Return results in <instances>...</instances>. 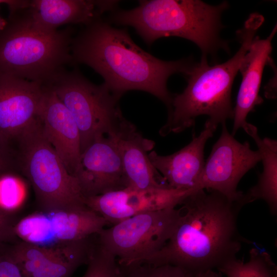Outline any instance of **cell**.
<instances>
[{
  "label": "cell",
  "instance_id": "cell-1",
  "mask_svg": "<svg viewBox=\"0 0 277 277\" xmlns=\"http://www.w3.org/2000/svg\"><path fill=\"white\" fill-rule=\"evenodd\" d=\"M209 191L200 189L185 199L167 243L138 263L171 265L196 275L217 270L236 258L243 243H250L238 229V215L243 206Z\"/></svg>",
  "mask_w": 277,
  "mask_h": 277
},
{
  "label": "cell",
  "instance_id": "cell-2",
  "mask_svg": "<svg viewBox=\"0 0 277 277\" xmlns=\"http://www.w3.org/2000/svg\"><path fill=\"white\" fill-rule=\"evenodd\" d=\"M72 63L85 64L100 74L104 84L120 97L132 90L152 94L169 107L172 95L167 82L172 74L184 75L189 60L165 61L137 46L125 29H117L98 18L73 38Z\"/></svg>",
  "mask_w": 277,
  "mask_h": 277
},
{
  "label": "cell",
  "instance_id": "cell-3",
  "mask_svg": "<svg viewBox=\"0 0 277 277\" xmlns=\"http://www.w3.org/2000/svg\"><path fill=\"white\" fill-rule=\"evenodd\" d=\"M263 17L251 14L244 27L237 31L241 47L226 62L209 65L207 58L191 65L185 74L187 85L180 94L172 96L166 124L160 134L166 136L178 133L194 125L197 117L208 116V120L219 125L233 117L231 94L233 83L242 59L247 52Z\"/></svg>",
  "mask_w": 277,
  "mask_h": 277
},
{
  "label": "cell",
  "instance_id": "cell-4",
  "mask_svg": "<svg viewBox=\"0 0 277 277\" xmlns=\"http://www.w3.org/2000/svg\"><path fill=\"white\" fill-rule=\"evenodd\" d=\"M228 7L224 2L216 6L199 0L140 1L137 7L112 13L111 22L133 27L149 45L166 36H177L195 44L202 57L227 50L220 37L221 14Z\"/></svg>",
  "mask_w": 277,
  "mask_h": 277
},
{
  "label": "cell",
  "instance_id": "cell-5",
  "mask_svg": "<svg viewBox=\"0 0 277 277\" xmlns=\"http://www.w3.org/2000/svg\"><path fill=\"white\" fill-rule=\"evenodd\" d=\"M70 28L46 32L34 26L25 9L9 13L0 32V71L45 84L72 63Z\"/></svg>",
  "mask_w": 277,
  "mask_h": 277
},
{
  "label": "cell",
  "instance_id": "cell-6",
  "mask_svg": "<svg viewBox=\"0 0 277 277\" xmlns=\"http://www.w3.org/2000/svg\"><path fill=\"white\" fill-rule=\"evenodd\" d=\"M15 168L34 191L39 211L85 205L77 179L70 174L47 138L38 117L10 146Z\"/></svg>",
  "mask_w": 277,
  "mask_h": 277
},
{
  "label": "cell",
  "instance_id": "cell-7",
  "mask_svg": "<svg viewBox=\"0 0 277 277\" xmlns=\"http://www.w3.org/2000/svg\"><path fill=\"white\" fill-rule=\"evenodd\" d=\"M44 85L54 91L73 117L80 133L81 154L95 139L112 131L123 116L120 97L104 84H94L76 70H64Z\"/></svg>",
  "mask_w": 277,
  "mask_h": 277
},
{
  "label": "cell",
  "instance_id": "cell-8",
  "mask_svg": "<svg viewBox=\"0 0 277 277\" xmlns=\"http://www.w3.org/2000/svg\"><path fill=\"white\" fill-rule=\"evenodd\" d=\"M180 214L176 207L138 214L105 228L97 241L121 266L138 263L165 245Z\"/></svg>",
  "mask_w": 277,
  "mask_h": 277
},
{
  "label": "cell",
  "instance_id": "cell-9",
  "mask_svg": "<svg viewBox=\"0 0 277 277\" xmlns=\"http://www.w3.org/2000/svg\"><path fill=\"white\" fill-rule=\"evenodd\" d=\"M110 224L86 204L66 209L39 211L15 222L18 241L49 246L98 234Z\"/></svg>",
  "mask_w": 277,
  "mask_h": 277
},
{
  "label": "cell",
  "instance_id": "cell-10",
  "mask_svg": "<svg viewBox=\"0 0 277 277\" xmlns=\"http://www.w3.org/2000/svg\"><path fill=\"white\" fill-rule=\"evenodd\" d=\"M222 126L221 135L205 162L196 189L216 191L244 206V193L237 187L243 176L261 161V155L247 141L241 143L235 140L226 123Z\"/></svg>",
  "mask_w": 277,
  "mask_h": 277
},
{
  "label": "cell",
  "instance_id": "cell-11",
  "mask_svg": "<svg viewBox=\"0 0 277 277\" xmlns=\"http://www.w3.org/2000/svg\"><path fill=\"white\" fill-rule=\"evenodd\" d=\"M96 242V234L49 246L18 241L5 252L17 264L26 277H71L86 264Z\"/></svg>",
  "mask_w": 277,
  "mask_h": 277
},
{
  "label": "cell",
  "instance_id": "cell-12",
  "mask_svg": "<svg viewBox=\"0 0 277 277\" xmlns=\"http://www.w3.org/2000/svg\"><path fill=\"white\" fill-rule=\"evenodd\" d=\"M195 190L170 187L145 189L127 187L85 198V204L111 225L142 213L176 208Z\"/></svg>",
  "mask_w": 277,
  "mask_h": 277
},
{
  "label": "cell",
  "instance_id": "cell-13",
  "mask_svg": "<svg viewBox=\"0 0 277 277\" xmlns=\"http://www.w3.org/2000/svg\"><path fill=\"white\" fill-rule=\"evenodd\" d=\"M43 84L0 71V144L10 145L38 117Z\"/></svg>",
  "mask_w": 277,
  "mask_h": 277
},
{
  "label": "cell",
  "instance_id": "cell-14",
  "mask_svg": "<svg viewBox=\"0 0 277 277\" xmlns=\"http://www.w3.org/2000/svg\"><path fill=\"white\" fill-rule=\"evenodd\" d=\"M76 176L85 199L127 187L121 156L109 134L95 139L81 154Z\"/></svg>",
  "mask_w": 277,
  "mask_h": 277
},
{
  "label": "cell",
  "instance_id": "cell-15",
  "mask_svg": "<svg viewBox=\"0 0 277 277\" xmlns=\"http://www.w3.org/2000/svg\"><path fill=\"white\" fill-rule=\"evenodd\" d=\"M38 116L48 141L69 173L76 177L81 169L79 129L69 110L45 85Z\"/></svg>",
  "mask_w": 277,
  "mask_h": 277
},
{
  "label": "cell",
  "instance_id": "cell-16",
  "mask_svg": "<svg viewBox=\"0 0 277 277\" xmlns=\"http://www.w3.org/2000/svg\"><path fill=\"white\" fill-rule=\"evenodd\" d=\"M113 138L121 157L127 187L145 189L170 187L149 158L154 142L146 138L123 116L108 134Z\"/></svg>",
  "mask_w": 277,
  "mask_h": 277
},
{
  "label": "cell",
  "instance_id": "cell-17",
  "mask_svg": "<svg viewBox=\"0 0 277 277\" xmlns=\"http://www.w3.org/2000/svg\"><path fill=\"white\" fill-rule=\"evenodd\" d=\"M218 125L207 120L204 129L184 147L168 155H159L151 151L150 161L168 186L181 190H199L196 186L204 165V148Z\"/></svg>",
  "mask_w": 277,
  "mask_h": 277
},
{
  "label": "cell",
  "instance_id": "cell-18",
  "mask_svg": "<svg viewBox=\"0 0 277 277\" xmlns=\"http://www.w3.org/2000/svg\"><path fill=\"white\" fill-rule=\"evenodd\" d=\"M117 1L32 0L25 12L36 28L56 31L66 24L87 25L117 7Z\"/></svg>",
  "mask_w": 277,
  "mask_h": 277
},
{
  "label": "cell",
  "instance_id": "cell-19",
  "mask_svg": "<svg viewBox=\"0 0 277 277\" xmlns=\"http://www.w3.org/2000/svg\"><path fill=\"white\" fill-rule=\"evenodd\" d=\"M276 32V26L266 38L255 36L241 63L239 71L242 81L233 109V136L248 123L249 113L263 102L259 91L264 67L271 62L272 40Z\"/></svg>",
  "mask_w": 277,
  "mask_h": 277
},
{
  "label": "cell",
  "instance_id": "cell-20",
  "mask_svg": "<svg viewBox=\"0 0 277 277\" xmlns=\"http://www.w3.org/2000/svg\"><path fill=\"white\" fill-rule=\"evenodd\" d=\"M244 131L254 141L263 163V171L256 184L243 195L244 205L258 200L264 201L270 213L277 214V141L268 137L262 138L258 129L248 123Z\"/></svg>",
  "mask_w": 277,
  "mask_h": 277
},
{
  "label": "cell",
  "instance_id": "cell-21",
  "mask_svg": "<svg viewBox=\"0 0 277 277\" xmlns=\"http://www.w3.org/2000/svg\"><path fill=\"white\" fill-rule=\"evenodd\" d=\"M217 271L226 277H277V267L270 254L254 247L250 249L246 262L235 258Z\"/></svg>",
  "mask_w": 277,
  "mask_h": 277
},
{
  "label": "cell",
  "instance_id": "cell-22",
  "mask_svg": "<svg viewBox=\"0 0 277 277\" xmlns=\"http://www.w3.org/2000/svg\"><path fill=\"white\" fill-rule=\"evenodd\" d=\"M83 277H125L116 258L96 241Z\"/></svg>",
  "mask_w": 277,
  "mask_h": 277
},
{
  "label": "cell",
  "instance_id": "cell-23",
  "mask_svg": "<svg viewBox=\"0 0 277 277\" xmlns=\"http://www.w3.org/2000/svg\"><path fill=\"white\" fill-rule=\"evenodd\" d=\"M26 188L21 179L12 172L0 174V211L11 215L22 205Z\"/></svg>",
  "mask_w": 277,
  "mask_h": 277
},
{
  "label": "cell",
  "instance_id": "cell-24",
  "mask_svg": "<svg viewBox=\"0 0 277 277\" xmlns=\"http://www.w3.org/2000/svg\"><path fill=\"white\" fill-rule=\"evenodd\" d=\"M125 277H196V275L177 266L147 263L121 266Z\"/></svg>",
  "mask_w": 277,
  "mask_h": 277
},
{
  "label": "cell",
  "instance_id": "cell-25",
  "mask_svg": "<svg viewBox=\"0 0 277 277\" xmlns=\"http://www.w3.org/2000/svg\"><path fill=\"white\" fill-rule=\"evenodd\" d=\"M0 277H26L15 261L4 252L0 254Z\"/></svg>",
  "mask_w": 277,
  "mask_h": 277
},
{
  "label": "cell",
  "instance_id": "cell-26",
  "mask_svg": "<svg viewBox=\"0 0 277 277\" xmlns=\"http://www.w3.org/2000/svg\"><path fill=\"white\" fill-rule=\"evenodd\" d=\"M15 222L12 221L11 215L0 211V247L17 239L14 232Z\"/></svg>",
  "mask_w": 277,
  "mask_h": 277
},
{
  "label": "cell",
  "instance_id": "cell-27",
  "mask_svg": "<svg viewBox=\"0 0 277 277\" xmlns=\"http://www.w3.org/2000/svg\"><path fill=\"white\" fill-rule=\"evenodd\" d=\"M15 168L11 150L0 144V174L12 172Z\"/></svg>",
  "mask_w": 277,
  "mask_h": 277
},
{
  "label": "cell",
  "instance_id": "cell-28",
  "mask_svg": "<svg viewBox=\"0 0 277 277\" xmlns=\"http://www.w3.org/2000/svg\"><path fill=\"white\" fill-rule=\"evenodd\" d=\"M196 277H224L219 271L214 270H209L206 272L196 274Z\"/></svg>",
  "mask_w": 277,
  "mask_h": 277
},
{
  "label": "cell",
  "instance_id": "cell-29",
  "mask_svg": "<svg viewBox=\"0 0 277 277\" xmlns=\"http://www.w3.org/2000/svg\"><path fill=\"white\" fill-rule=\"evenodd\" d=\"M7 24V20L2 18L0 16V32H1L6 27Z\"/></svg>",
  "mask_w": 277,
  "mask_h": 277
}]
</instances>
